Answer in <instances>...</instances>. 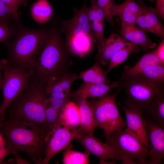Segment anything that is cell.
<instances>
[{
    "label": "cell",
    "instance_id": "cell-1",
    "mask_svg": "<svg viewBox=\"0 0 164 164\" xmlns=\"http://www.w3.org/2000/svg\"><path fill=\"white\" fill-rule=\"evenodd\" d=\"M51 129L50 126L15 121L6 118L0 122V133L10 154L25 152L37 164H43L46 140Z\"/></svg>",
    "mask_w": 164,
    "mask_h": 164
},
{
    "label": "cell",
    "instance_id": "cell-2",
    "mask_svg": "<svg viewBox=\"0 0 164 164\" xmlns=\"http://www.w3.org/2000/svg\"><path fill=\"white\" fill-rule=\"evenodd\" d=\"M59 29V24L54 20L50 26L47 40L37 59L32 76L45 84L52 79L69 72L73 65L65 40Z\"/></svg>",
    "mask_w": 164,
    "mask_h": 164
},
{
    "label": "cell",
    "instance_id": "cell-3",
    "mask_svg": "<svg viewBox=\"0 0 164 164\" xmlns=\"http://www.w3.org/2000/svg\"><path fill=\"white\" fill-rule=\"evenodd\" d=\"M46 84L32 75L26 87L8 106L5 114L6 118H5L15 121L50 127L45 114L48 97L46 91Z\"/></svg>",
    "mask_w": 164,
    "mask_h": 164
},
{
    "label": "cell",
    "instance_id": "cell-4",
    "mask_svg": "<svg viewBox=\"0 0 164 164\" xmlns=\"http://www.w3.org/2000/svg\"><path fill=\"white\" fill-rule=\"evenodd\" d=\"M49 27L33 29L22 25L14 38L5 42L8 63L13 66L33 69L47 40Z\"/></svg>",
    "mask_w": 164,
    "mask_h": 164
},
{
    "label": "cell",
    "instance_id": "cell-5",
    "mask_svg": "<svg viewBox=\"0 0 164 164\" xmlns=\"http://www.w3.org/2000/svg\"><path fill=\"white\" fill-rule=\"evenodd\" d=\"M88 8L85 2L79 10L75 11L70 19L64 20L57 18L60 22L59 29L66 36L65 43L71 54L83 58L92 50L96 43L91 21L88 15Z\"/></svg>",
    "mask_w": 164,
    "mask_h": 164
},
{
    "label": "cell",
    "instance_id": "cell-6",
    "mask_svg": "<svg viewBox=\"0 0 164 164\" xmlns=\"http://www.w3.org/2000/svg\"><path fill=\"white\" fill-rule=\"evenodd\" d=\"M119 81L120 87L126 94L123 106L143 113L154 98L164 91V82L151 80L138 74Z\"/></svg>",
    "mask_w": 164,
    "mask_h": 164
},
{
    "label": "cell",
    "instance_id": "cell-7",
    "mask_svg": "<svg viewBox=\"0 0 164 164\" xmlns=\"http://www.w3.org/2000/svg\"><path fill=\"white\" fill-rule=\"evenodd\" d=\"M111 149L116 160L122 164H146L149 152L136 135L126 129L118 130L111 134L107 144Z\"/></svg>",
    "mask_w": 164,
    "mask_h": 164
},
{
    "label": "cell",
    "instance_id": "cell-8",
    "mask_svg": "<svg viewBox=\"0 0 164 164\" xmlns=\"http://www.w3.org/2000/svg\"><path fill=\"white\" fill-rule=\"evenodd\" d=\"M121 90L119 86L114 93H108L99 100L92 99L89 101L97 126L103 129L106 144L114 132L123 129L126 126V122L121 115L116 102L117 95Z\"/></svg>",
    "mask_w": 164,
    "mask_h": 164
},
{
    "label": "cell",
    "instance_id": "cell-9",
    "mask_svg": "<svg viewBox=\"0 0 164 164\" xmlns=\"http://www.w3.org/2000/svg\"><path fill=\"white\" fill-rule=\"evenodd\" d=\"M2 70L3 75L1 90L3 100L0 109V122L5 118L8 106L26 87L34 73L33 69L12 66L7 60H2Z\"/></svg>",
    "mask_w": 164,
    "mask_h": 164
},
{
    "label": "cell",
    "instance_id": "cell-10",
    "mask_svg": "<svg viewBox=\"0 0 164 164\" xmlns=\"http://www.w3.org/2000/svg\"><path fill=\"white\" fill-rule=\"evenodd\" d=\"M82 132L79 128L57 122L48 136L43 164H48L53 156L67 148Z\"/></svg>",
    "mask_w": 164,
    "mask_h": 164
},
{
    "label": "cell",
    "instance_id": "cell-11",
    "mask_svg": "<svg viewBox=\"0 0 164 164\" xmlns=\"http://www.w3.org/2000/svg\"><path fill=\"white\" fill-rule=\"evenodd\" d=\"M149 157L146 164H160L164 157V127L146 118Z\"/></svg>",
    "mask_w": 164,
    "mask_h": 164
},
{
    "label": "cell",
    "instance_id": "cell-12",
    "mask_svg": "<svg viewBox=\"0 0 164 164\" xmlns=\"http://www.w3.org/2000/svg\"><path fill=\"white\" fill-rule=\"evenodd\" d=\"M83 146L85 153L92 154L100 159L105 160L108 159L116 160V158L110 147L104 143L94 135L82 132L75 139Z\"/></svg>",
    "mask_w": 164,
    "mask_h": 164
},
{
    "label": "cell",
    "instance_id": "cell-13",
    "mask_svg": "<svg viewBox=\"0 0 164 164\" xmlns=\"http://www.w3.org/2000/svg\"><path fill=\"white\" fill-rule=\"evenodd\" d=\"M136 2L139 6L140 10L135 24L144 32H151L163 39L164 27L157 16L153 12L152 8L145 6L142 0H137Z\"/></svg>",
    "mask_w": 164,
    "mask_h": 164
},
{
    "label": "cell",
    "instance_id": "cell-14",
    "mask_svg": "<svg viewBox=\"0 0 164 164\" xmlns=\"http://www.w3.org/2000/svg\"><path fill=\"white\" fill-rule=\"evenodd\" d=\"M118 104L125 112L126 119L127 130L136 135L149 150L147 135V121L142 117L140 111L125 107L119 102Z\"/></svg>",
    "mask_w": 164,
    "mask_h": 164
},
{
    "label": "cell",
    "instance_id": "cell-15",
    "mask_svg": "<svg viewBox=\"0 0 164 164\" xmlns=\"http://www.w3.org/2000/svg\"><path fill=\"white\" fill-rule=\"evenodd\" d=\"M77 79V75L70 72L53 79L47 82L46 91L48 97L69 99L73 83Z\"/></svg>",
    "mask_w": 164,
    "mask_h": 164
},
{
    "label": "cell",
    "instance_id": "cell-16",
    "mask_svg": "<svg viewBox=\"0 0 164 164\" xmlns=\"http://www.w3.org/2000/svg\"><path fill=\"white\" fill-rule=\"evenodd\" d=\"M129 43L124 38L112 33L106 39L102 47L98 50L95 57L96 61L103 65L108 64L112 56Z\"/></svg>",
    "mask_w": 164,
    "mask_h": 164
},
{
    "label": "cell",
    "instance_id": "cell-17",
    "mask_svg": "<svg viewBox=\"0 0 164 164\" xmlns=\"http://www.w3.org/2000/svg\"><path fill=\"white\" fill-rule=\"evenodd\" d=\"M79 108L80 113L79 128L83 132L94 135L97 127L92 106L86 97L80 96L73 97Z\"/></svg>",
    "mask_w": 164,
    "mask_h": 164
},
{
    "label": "cell",
    "instance_id": "cell-18",
    "mask_svg": "<svg viewBox=\"0 0 164 164\" xmlns=\"http://www.w3.org/2000/svg\"><path fill=\"white\" fill-rule=\"evenodd\" d=\"M120 33L126 40L138 45L145 51L156 46V43L149 38L145 32L139 29L136 24L121 23Z\"/></svg>",
    "mask_w": 164,
    "mask_h": 164
},
{
    "label": "cell",
    "instance_id": "cell-19",
    "mask_svg": "<svg viewBox=\"0 0 164 164\" xmlns=\"http://www.w3.org/2000/svg\"><path fill=\"white\" fill-rule=\"evenodd\" d=\"M120 85L119 81H114L109 84H98L84 82L76 91L70 93L68 98L83 96L87 97L100 98L108 93L114 88H117Z\"/></svg>",
    "mask_w": 164,
    "mask_h": 164
},
{
    "label": "cell",
    "instance_id": "cell-20",
    "mask_svg": "<svg viewBox=\"0 0 164 164\" xmlns=\"http://www.w3.org/2000/svg\"><path fill=\"white\" fill-rule=\"evenodd\" d=\"M140 8L135 0H125L123 3L117 5L114 3L111 10L113 17L118 16L121 23L136 24Z\"/></svg>",
    "mask_w": 164,
    "mask_h": 164
},
{
    "label": "cell",
    "instance_id": "cell-21",
    "mask_svg": "<svg viewBox=\"0 0 164 164\" xmlns=\"http://www.w3.org/2000/svg\"><path fill=\"white\" fill-rule=\"evenodd\" d=\"M156 64H161L160 63L154 50H153L143 56L133 67L125 66L119 80L136 76L146 68Z\"/></svg>",
    "mask_w": 164,
    "mask_h": 164
},
{
    "label": "cell",
    "instance_id": "cell-22",
    "mask_svg": "<svg viewBox=\"0 0 164 164\" xmlns=\"http://www.w3.org/2000/svg\"><path fill=\"white\" fill-rule=\"evenodd\" d=\"M147 118L164 127V92L159 94L144 111Z\"/></svg>",
    "mask_w": 164,
    "mask_h": 164
},
{
    "label": "cell",
    "instance_id": "cell-23",
    "mask_svg": "<svg viewBox=\"0 0 164 164\" xmlns=\"http://www.w3.org/2000/svg\"><path fill=\"white\" fill-rule=\"evenodd\" d=\"M80 119L78 105L75 102L69 100L60 112L57 122L75 128L80 125Z\"/></svg>",
    "mask_w": 164,
    "mask_h": 164
},
{
    "label": "cell",
    "instance_id": "cell-24",
    "mask_svg": "<svg viewBox=\"0 0 164 164\" xmlns=\"http://www.w3.org/2000/svg\"><path fill=\"white\" fill-rule=\"evenodd\" d=\"M107 74L106 70L101 67L100 63L96 62L91 67L80 72L77 75V79H81L85 82L109 84L112 83L107 78Z\"/></svg>",
    "mask_w": 164,
    "mask_h": 164
},
{
    "label": "cell",
    "instance_id": "cell-25",
    "mask_svg": "<svg viewBox=\"0 0 164 164\" xmlns=\"http://www.w3.org/2000/svg\"><path fill=\"white\" fill-rule=\"evenodd\" d=\"M141 49L138 45L131 42L121 48L110 60L108 68L106 70L107 73H108L118 65L124 62L131 53H139Z\"/></svg>",
    "mask_w": 164,
    "mask_h": 164
},
{
    "label": "cell",
    "instance_id": "cell-26",
    "mask_svg": "<svg viewBox=\"0 0 164 164\" xmlns=\"http://www.w3.org/2000/svg\"><path fill=\"white\" fill-rule=\"evenodd\" d=\"M52 9L46 0H39L33 5L32 8V16L35 20L40 23L47 21L51 16Z\"/></svg>",
    "mask_w": 164,
    "mask_h": 164
},
{
    "label": "cell",
    "instance_id": "cell-27",
    "mask_svg": "<svg viewBox=\"0 0 164 164\" xmlns=\"http://www.w3.org/2000/svg\"><path fill=\"white\" fill-rule=\"evenodd\" d=\"M89 155L67 147L63 153V162L64 164H89Z\"/></svg>",
    "mask_w": 164,
    "mask_h": 164
},
{
    "label": "cell",
    "instance_id": "cell-28",
    "mask_svg": "<svg viewBox=\"0 0 164 164\" xmlns=\"http://www.w3.org/2000/svg\"><path fill=\"white\" fill-rule=\"evenodd\" d=\"M138 74L151 80L164 82V65L156 64L149 66Z\"/></svg>",
    "mask_w": 164,
    "mask_h": 164
},
{
    "label": "cell",
    "instance_id": "cell-29",
    "mask_svg": "<svg viewBox=\"0 0 164 164\" xmlns=\"http://www.w3.org/2000/svg\"><path fill=\"white\" fill-rule=\"evenodd\" d=\"M22 25L20 22L8 25L0 22V43L5 42L15 36Z\"/></svg>",
    "mask_w": 164,
    "mask_h": 164
},
{
    "label": "cell",
    "instance_id": "cell-30",
    "mask_svg": "<svg viewBox=\"0 0 164 164\" xmlns=\"http://www.w3.org/2000/svg\"><path fill=\"white\" fill-rule=\"evenodd\" d=\"M91 5L88 10V15L91 21L103 22L105 19L104 12L96 0H91Z\"/></svg>",
    "mask_w": 164,
    "mask_h": 164
},
{
    "label": "cell",
    "instance_id": "cell-31",
    "mask_svg": "<svg viewBox=\"0 0 164 164\" xmlns=\"http://www.w3.org/2000/svg\"><path fill=\"white\" fill-rule=\"evenodd\" d=\"M9 7L16 22H20L18 9L20 5L25 6L31 0H1Z\"/></svg>",
    "mask_w": 164,
    "mask_h": 164
},
{
    "label": "cell",
    "instance_id": "cell-32",
    "mask_svg": "<svg viewBox=\"0 0 164 164\" xmlns=\"http://www.w3.org/2000/svg\"><path fill=\"white\" fill-rule=\"evenodd\" d=\"M59 112L54 108L47 99L45 108V114L46 121L52 129L58 119Z\"/></svg>",
    "mask_w": 164,
    "mask_h": 164
},
{
    "label": "cell",
    "instance_id": "cell-33",
    "mask_svg": "<svg viewBox=\"0 0 164 164\" xmlns=\"http://www.w3.org/2000/svg\"><path fill=\"white\" fill-rule=\"evenodd\" d=\"M92 24L93 33L99 50L102 47L106 39L104 37V24L103 22H93Z\"/></svg>",
    "mask_w": 164,
    "mask_h": 164
},
{
    "label": "cell",
    "instance_id": "cell-34",
    "mask_svg": "<svg viewBox=\"0 0 164 164\" xmlns=\"http://www.w3.org/2000/svg\"><path fill=\"white\" fill-rule=\"evenodd\" d=\"M99 6L104 11L105 19L109 22L113 27L114 26L113 17L111 14V10L114 2V0H97Z\"/></svg>",
    "mask_w": 164,
    "mask_h": 164
},
{
    "label": "cell",
    "instance_id": "cell-35",
    "mask_svg": "<svg viewBox=\"0 0 164 164\" xmlns=\"http://www.w3.org/2000/svg\"><path fill=\"white\" fill-rule=\"evenodd\" d=\"M0 22L10 25L16 22L10 9L7 6L0 0Z\"/></svg>",
    "mask_w": 164,
    "mask_h": 164
},
{
    "label": "cell",
    "instance_id": "cell-36",
    "mask_svg": "<svg viewBox=\"0 0 164 164\" xmlns=\"http://www.w3.org/2000/svg\"><path fill=\"white\" fill-rule=\"evenodd\" d=\"M48 100L50 104L60 112L69 100L48 97Z\"/></svg>",
    "mask_w": 164,
    "mask_h": 164
},
{
    "label": "cell",
    "instance_id": "cell-37",
    "mask_svg": "<svg viewBox=\"0 0 164 164\" xmlns=\"http://www.w3.org/2000/svg\"><path fill=\"white\" fill-rule=\"evenodd\" d=\"M156 1V8H152L154 13L162 19L164 18V0H153Z\"/></svg>",
    "mask_w": 164,
    "mask_h": 164
},
{
    "label": "cell",
    "instance_id": "cell-38",
    "mask_svg": "<svg viewBox=\"0 0 164 164\" xmlns=\"http://www.w3.org/2000/svg\"><path fill=\"white\" fill-rule=\"evenodd\" d=\"M5 139L0 133V163H1L4 158L10 154L9 151L5 147Z\"/></svg>",
    "mask_w": 164,
    "mask_h": 164
},
{
    "label": "cell",
    "instance_id": "cell-39",
    "mask_svg": "<svg viewBox=\"0 0 164 164\" xmlns=\"http://www.w3.org/2000/svg\"><path fill=\"white\" fill-rule=\"evenodd\" d=\"M157 57L160 63L164 65V39L160 43L158 47L154 50Z\"/></svg>",
    "mask_w": 164,
    "mask_h": 164
},
{
    "label": "cell",
    "instance_id": "cell-40",
    "mask_svg": "<svg viewBox=\"0 0 164 164\" xmlns=\"http://www.w3.org/2000/svg\"><path fill=\"white\" fill-rule=\"evenodd\" d=\"M2 60H0V90L1 88L2 80Z\"/></svg>",
    "mask_w": 164,
    "mask_h": 164
},
{
    "label": "cell",
    "instance_id": "cell-41",
    "mask_svg": "<svg viewBox=\"0 0 164 164\" xmlns=\"http://www.w3.org/2000/svg\"><path fill=\"white\" fill-rule=\"evenodd\" d=\"M151 2H153V0H149Z\"/></svg>",
    "mask_w": 164,
    "mask_h": 164
},
{
    "label": "cell",
    "instance_id": "cell-42",
    "mask_svg": "<svg viewBox=\"0 0 164 164\" xmlns=\"http://www.w3.org/2000/svg\"><path fill=\"white\" fill-rule=\"evenodd\" d=\"M1 104H0V108H1Z\"/></svg>",
    "mask_w": 164,
    "mask_h": 164
}]
</instances>
